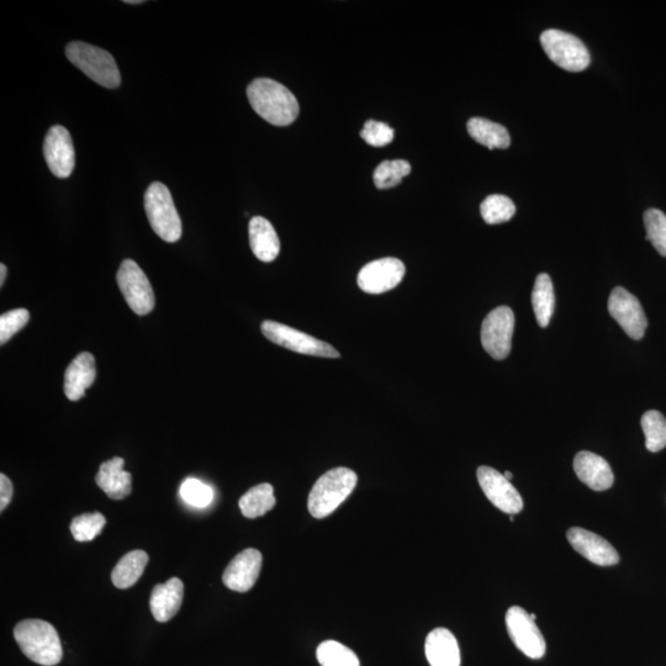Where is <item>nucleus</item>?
Here are the masks:
<instances>
[{"mask_svg": "<svg viewBox=\"0 0 666 666\" xmlns=\"http://www.w3.org/2000/svg\"><path fill=\"white\" fill-rule=\"evenodd\" d=\"M251 107L269 124L288 126L299 115V103L287 87L273 79L258 78L247 88Z\"/></svg>", "mask_w": 666, "mask_h": 666, "instance_id": "1", "label": "nucleus"}, {"mask_svg": "<svg viewBox=\"0 0 666 666\" xmlns=\"http://www.w3.org/2000/svg\"><path fill=\"white\" fill-rule=\"evenodd\" d=\"M14 638L21 652L31 662L42 666L60 664L63 649L60 636L51 623L42 620H24L14 628Z\"/></svg>", "mask_w": 666, "mask_h": 666, "instance_id": "2", "label": "nucleus"}, {"mask_svg": "<svg viewBox=\"0 0 666 666\" xmlns=\"http://www.w3.org/2000/svg\"><path fill=\"white\" fill-rule=\"evenodd\" d=\"M357 481V474L348 468H335L322 475L310 491L308 507L311 516H330L353 493Z\"/></svg>", "mask_w": 666, "mask_h": 666, "instance_id": "3", "label": "nucleus"}, {"mask_svg": "<svg viewBox=\"0 0 666 666\" xmlns=\"http://www.w3.org/2000/svg\"><path fill=\"white\" fill-rule=\"evenodd\" d=\"M66 56L99 86L115 89L120 86L121 76L114 57L100 47L74 41L66 47Z\"/></svg>", "mask_w": 666, "mask_h": 666, "instance_id": "4", "label": "nucleus"}, {"mask_svg": "<svg viewBox=\"0 0 666 666\" xmlns=\"http://www.w3.org/2000/svg\"><path fill=\"white\" fill-rule=\"evenodd\" d=\"M145 210L152 230L163 241L174 243L181 239L182 220L165 184L155 182L148 187L145 193Z\"/></svg>", "mask_w": 666, "mask_h": 666, "instance_id": "5", "label": "nucleus"}, {"mask_svg": "<svg viewBox=\"0 0 666 666\" xmlns=\"http://www.w3.org/2000/svg\"><path fill=\"white\" fill-rule=\"evenodd\" d=\"M544 52L555 65L569 72H581L590 66L588 47L578 37L562 30H547L541 35Z\"/></svg>", "mask_w": 666, "mask_h": 666, "instance_id": "6", "label": "nucleus"}, {"mask_svg": "<svg viewBox=\"0 0 666 666\" xmlns=\"http://www.w3.org/2000/svg\"><path fill=\"white\" fill-rule=\"evenodd\" d=\"M263 335L269 341L278 346L287 348V350L306 354V356L322 358H340L341 354L326 343L317 338L308 335V333L293 329V327L279 324L276 321H264L261 326Z\"/></svg>", "mask_w": 666, "mask_h": 666, "instance_id": "7", "label": "nucleus"}, {"mask_svg": "<svg viewBox=\"0 0 666 666\" xmlns=\"http://www.w3.org/2000/svg\"><path fill=\"white\" fill-rule=\"evenodd\" d=\"M515 329V314L509 306L490 311L481 325V345L489 356L502 361L511 352Z\"/></svg>", "mask_w": 666, "mask_h": 666, "instance_id": "8", "label": "nucleus"}, {"mask_svg": "<svg viewBox=\"0 0 666 666\" xmlns=\"http://www.w3.org/2000/svg\"><path fill=\"white\" fill-rule=\"evenodd\" d=\"M116 280L126 303L135 314L145 316L155 308V293L146 274L132 259H125Z\"/></svg>", "mask_w": 666, "mask_h": 666, "instance_id": "9", "label": "nucleus"}, {"mask_svg": "<svg viewBox=\"0 0 666 666\" xmlns=\"http://www.w3.org/2000/svg\"><path fill=\"white\" fill-rule=\"evenodd\" d=\"M506 626L512 642L526 657L531 659L544 657L546 641L530 613L522 607H510L506 613Z\"/></svg>", "mask_w": 666, "mask_h": 666, "instance_id": "10", "label": "nucleus"}, {"mask_svg": "<svg viewBox=\"0 0 666 666\" xmlns=\"http://www.w3.org/2000/svg\"><path fill=\"white\" fill-rule=\"evenodd\" d=\"M609 313L629 337L642 340L648 320L636 296L622 287L613 289L609 298Z\"/></svg>", "mask_w": 666, "mask_h": 666, "instance_id": "11", "label": "nucleus"}, {"mask_svg": "<svg viewBox=\"0 0 666 666\" xmlns=\"http://www.w3.org/2000/svg\"><path fill=\"white\" fill-rule=\"evenodd\" d=\"M405 276L404 263L398 258L377 259L358 274V287L367 294H383L398 287Z\"/></svg>", "mask_w": 666, "mask_h": 666, "instance_id": "12", "label": "nucleus"}, {"mask_svg": "<svg viewBox=\"0 0 666 666\" xmlns=\"http://www.w3.org/2000/svg\"><path fill=\"white\" fill-rule=\"evenodd\" d=\"M480 488L491 504L505 514L516 515L523 509V500L515 486L504 474L490 467H480L477 472Z\"/></svg>", "mask_w": 666, "mask_h": 666, "instance_id": "13", "label": "nucleus"}, {"mask_svg": "<svg viewBox=\"0 0 666 666\" xmlns=\"http://www.w3.org/2000/svg\"><path fill=\"white\" fill-rule=\"evenodd\" d=\"M44 156L57 178H68L76 167V152L70 132L61 125L52 126L44 141Z\"/></svg>", "mask_w": 666, "mask_h": 666, "instance_id": "14", "label": "nucleus"}, {"mask_svg": "<svg viewBox=\"0 0 666 666\" xmlns=\"http://www.w3.org/2000/svg\"><path fill=\"white\" fill-rule=\"evenodd\" d=\"M568 541L576 552L583 555L589 562L601 567H610L620 562L615 548L605 538L595 535L584 528L573 527L567 533Z\"/></svg>", "mask_w": 666, "mask_h": 666, "instance_id": "15", "label": "nucleus"}, {"mask_svg": "<svg viewBox=\"0 0 666 666\" xmlns=\"http://www.w3.org/2000/svg\"><path fill=\"white\" fill-rule=\"evenodd\" d=\"M262 560V554L257 549H246L227 565L222 581L232 591H250L261 573Z\"/></svg>", "mask_w": 666, "mask_h": 666, "instance_id": "16", "label": "nucleus"}, {"mask_svg": "<svg viewBox=\"0 0 666 666\" xmlns=\"http://www.w3.org/2000/svg\"><path fill=\"white\" fill-rule=\"evenodd\" d=\"M575 474L581 483L595 491L609 490L615 481L606 459L591 452H579L574 458Z\"/></svg>", "mask_w": 666, "mask_h": 666, "instance_id": "17", "label": "nucleus"}, {"mask_svg": "<svg viewBox=\"0 0 666 666\" xmlns=\"http://www.w3.org/2000/svg\"><path fill=\"white\" fill-rule=\"evenodd\" d=\"M184 597L183 581L172 578L153 588L150 600L152 616L160 623L171 621L181 610Z\"/></svg>", "mask_w": 666, "mask_h": 666, "instance_id": "18", "label": "nucleus"}, {"mask_svg": "<svg viewBox=\"0 0 666 666\" xmlns=\"http://www.w3.org/2000/svg\"><path fill=\"white\" fill-rule=\"evenodd\" d=\"M97 369H95V358L93 354L83 352L78 354L68 366L65 374V394L68 400L78 401L86 395V390L91 388Z\"/></svg>", "mask_w": 666, "mask_h": 666, "instance_id": "19", "label": "nucleus"}, {"mask_svg": "<svg viewBox=\"0 0 666 666\" xmlns=\"http://www.w3.org/2000/svg\"><path fill=\"white\" fill-rule=\"evenodd\" d=\"M425 653L431 666H461L457 639L446 628H436L428 634Z\"/></svg>", "mask_w": 666, "mask_h": 666, "instance_id": "20", "label": "nucleus"}, {"mask_svg": "<svg viewBox=\"0 0 666 666\" xmlns=\"http://www.w3.org/2000/svg\"><path fill=\"white\" fill-rule=\"evenodd\" d=\"M123 458L115 457L100 465L95 481L100 489L113 500L128 498L132 491V477L124 470Z\"/></svg>", "mask_w": 666, "mask_h": 666, "instance_id": "21", "label": "nucleus"}, {"mask_svg": "<svg viewBox=\"0 0 666 666\" xmlns=\"http://www.w3.org/2000/svg\"><path fill=\"white\" fill-rule=\"evenodd\" d=\"M250 245L255 256L264 263L273 262L280 252V241L276 230L267 219L255 216L250 221Z\"/></svg>", "mask_w": 666, "mask_h": 666, "instance_id": "22", "label": "nucleus"}, {"mask_svg": "<svg viewBox=\"0 0 666 666\" xmlns=\"http://www.w3.org/2000/svg\"><path fill=\"white\" fill-rule=\"evenodd\" d=\"M467 129L473 140L488 147L489 150H495V148L505 150L511 145L509 131L505 126L493 123V121L473 118L468 121Z\"/></svg>", "mask_w": 666, "mask_h": 666, "instance_id": "23", "label": "nucleus"}, {"mask_svg": "<svg viewBox=\"0 0 666 666\" xmlns=\"http://www.w3.org/2000/svg\"><path fill=\"white\" fill-rule=\"evenodd\" d=\"M148 555L144 551H132L119 560L111 573V580L116 588L125 590L135 585L144 574Z\"/></svg>", "mask_w": 666, "mask_h": 666, "instance_id": "24", "label": "nucleus"}, {"mask_svg": "<svg viewBox=\"0 0 666 666\" xmlns=\"http://www.w3.org/2000/svg\"><path fill=\"white\" fill-rule=\"evenodd\" d=\"M532 306L538 325L544 329L551 322L555 306L552 279L546 273H541L536 278L532 290Z\"/></svg>", "mask_w": 666, "mask_h": 666, "instance_id": "25", "label": "nucleus"}, {"mask_svg": "<svg viewBox=\"0 0 666 666\" xmlns=\"http://www.w3.org/2000/svg\"><path fill=\"white\" fill-rule=\"evenodd\" d=\"M242 515L247 518H257L267 514L276 506L274 489L271 484H259L247 491L239 502Z\"/></svg>", "mask_w": 666, "mask_h": 666, "instance_id": "26", "label": "nucleus"}, {"mask_svg": "<svg viewBox=\"0 0 666 666\" xmlns=\"http://www.w3.org/2000/svg\"><path fill=\"white\" fill-rule=\"evenodd\" d=\"M480 213L486 224L498 225L510 221L516 213V206L505 195H489L480 205Z\"/></svg>", "mask_w": 666, "mask_h": 666, "instance_id": "27", "label": "nucleus"}, {"mask_svg": "<svg viewBox=\"0 0 666 666\" xmlns=\"http://www.w3.org/2000/svg\"><path fill=\"white\" fill-rule=\"evenodd\" d=\"M642 428L649 452L657 453L666 447V419L657 410H649L642 416Z\"/></svg>", "mask_w": 666, "mask_h": 666, "instance_id": "28", "label": "nucleus"}, {"mask_svg": "<svg viewBox=\"0 0 666 666\" xmlns=\"http://www.w3.org/2000/svg\"><path fill=\"white\" fill-rule=\"evenodd\" d=\"M316 657L321 666H361L356 653L336 641L321 643Z\"/></svg>", "mask_w": 666, "mask_h": 666, "instance_id": "29", "label": "nucleus"}, {"mask_svg": "<svg viewBox=\"0 0 666 666\" xmlns=\"http://www.w3.org/2000/svg\"><path fill=\"white\" fill-rule=\"evenodd\" d=\"M411 173V165L407 161H384L375 169L374 183L378 189L396 187L403 178Z\"/></svg>", "mask_w": 666, "mask_h": 666, "instance_id": "30", "label": "nucleus"}, {"mask_svg": "<svg viewBox=\"0 0 666 666\" xmlns=\"http://www.w3.org/2000/svg\"><path fill=\"white\" fill-rule=\"evenodd\" d=\"M107 520L100 512L84 514L73 518L71 532L77 542H91L102 533Z\"/></svg>", "mask_w": 666, "mask_h": 666, "instance_id": "31", "label": "nucleus"}, {"mask_svg": "<svg viewBox=\"0 0 666 666\" xmlns=\"http://www.w3.org/2000/svg\"><path fill=\"white\" fill-rule=\"evenodd\" d=\"M647 240L660 256L666 257V215L658 209H648L643 216Z\"/></svg>", "mask_w": 666, "mask_h": 666, "instance_id": "32", "label": "nucleus"}, {"mask_svg": "<svg viewBox=\"0 0 666 666\" xmlns=\"http://www.w3.org/2000/svg\"><path fill=\"white\" fill-rule=\"evenodd\" d=\"M182 499L198 509L209 506L214 499V491L198 479L189 478L181 486Z\"/></svg>", "mask_w": 666, "mask_h": 666, "instance_id": "33", "label": "nucleus"}, {"mask_svg": "<svg viewBox=\"0 0 666 666\" xmlns=\"http://www.w3.org/2000/svg\"><path fill=\"white\" fill-rule=\"evenodd\" d=\"M30 320L28 310L17 309L0 316V345H5L10 338L24 329Z\"/></svg>", "mask_w": 666, "mask_h": 666, "instance_id": "34", "label": "nucleus"}, {"mask_svg": "<svg viewBox=\"0 0 666 666\" xmlns=\"http://www.w3.org/2000/svg\"><path fill=\"white\" fill-rule=\"evenodd\" d=\"M361 137L370 146H387L394 140V130L388 124L368 120L361 131Z\"/></svg>", "mask_w": 666, "mask_h": 666, "instance_id": "35", "label": "nucleus"}, {"mask_svg": "<svg viewBox=\"0 0 666 666\" xmlns=\"http://www.w3.org/2000/svg\"><path fill=\"white\" fill-rule=\"evenodd\" d=\"M14 494L12 481L7 475H0V511L7 509Z\"/></svg>", "mask_w": 666, "mask_h": 666, "instance_id": "36", "label": "nucleus"}, {"mask_svg": "<svg viewBox=\"0 0 666 666\" xmlns=\"http://www.w3.org/2000/svg\"><path fill=\"white\" fill-rule=\"evenodd\" d=\"M8 269L5 267V264H0V285H4L5 278H7Z\"/></svg>", "mask_w": 666, "mask_h": 666, "instance_id": "37", "label": "nucleus"}, {"mask_svg": "<svg viewBox=\"0 0 666 666\" xmlns=\"http://www.w3.org/2000/svg\"><path fill=\"white\" fill-rule=\"evenodd\" d=\"M504 477H505L507 480H512V479H514V474H512L511 472H505V473H504Z\"/></svg>", "mask_w": 666, "mask_h": 666, "instance_id": "38", "label": "nucleus"}, {"mask_svg": "<svg viewBox=\"0 0 666 666\" xmlns=\"http://www.w3.org/2000/svg\"><path fill=\"white\" fill-rule=\"evenodd\" d=\"M126 4H141L142 0H126Z\"/></svg>", "mask_w": 666, "mask_h": 666, "instance_id": "39", "label": "nucleus"}, {"mask_svg": "<svg viewBox=\"0 0 666 666\" xmlns=\"http://www.w3.org/2000/svg\"><path fill=\"white\" fill-rule=\"evenodd\" d=\"M531 617H532V620H535V621L537 620V616L535 615V613H533V615H531Z\"/></svg>", "mask_w": 666, "mask_h": 666, "instance_id": "40", "label": "nucleus"}]
</instances>
